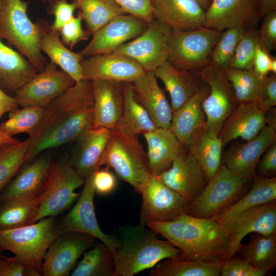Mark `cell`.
Instances as JSON below:
<instances>
[{
	"instance_id": "6da1fadb",
	"label": "cell",
	"mask_w": 276,
	"mask_h": 276,
	"mask_svg": "<svg viewBox=\"0 0 276 276\" xmlns=\"http://www.w3.org/2000/svg\"><path fill=\"white\" fill-rule=\"evenodd\" d=\"M92 82L82 79L44 108L42 120L29 136L25 164L42 151L75 141L93 124Z\"/></svg>"
},
{
	"instance_id": "7a4b0ae2",
	"label": "cell",
	"mask_w": 276,
	"mask_h": 276,
	"mask_svg": "<svg viewBox=\"0 0 276 276\" xmlns=\"http://www.w3.org/2000/svg\"><path fill=\"white\" fill-rule=\"evenodd\" d=\"M147 226L177 248L180 257L225 261L229 237L224 226L213 217L199 218L184 213L174 220Z\"/></svg>"
},
{
	"instance_id": "3957f363",
	"label": "cell",
	"mask_w": 276,
	"mask_h": 276,
	"mask_svg": "<svg viewBox=\"0 0 276 276\" xmlns=\"http://www.w3.org/2000/svg\"><path fill=\"white\" fill-rule=\"evenodd\" d=\"M119 245L113 253L117 276H133L163 260L177 257L179 249L139 223L119 228Z\"/></svg>"
},
{
	"instance_id": "277c9868",
	"label": "cell",
	"mask_w": 276,
	"mask_h": 276,
	"mask_svg": "<svg viewBox=\"0 0 276 276\" xmlns=\"http://www.w3.org/2000/svg\"><path fill=\"white\" fill-rule=\"evenodd\" d=\"M28 5L24 0H2L0 38L7 40L40 72L48 62L40 42L50 25L43 19L32 22L27 13Z\"/></svg>"
},
{
	"instance_id": "5b68a950",
	"label": "cell",
	"mask_w": 276,
	"mask_h": 276,
	"mask_svg": "<svg viewBox=\"0 0 276 276\" xmlns=\"http://www.w3.org/2000/svg\"><path fill=\"white\" fill-rule=\"evenodd\" d=\"M60 234L55 217H45L28 225L0 229V249L12 252L11 259L40 273L44 256Z\"/></svg>"
},
{
	"instance_id": "8992f818",
	"label": "cell",
	"mask_w": 276,
	"mask_h": 276,
	"mask_svg": "<svg viewBox=\"0 0 276 276\" xmlns=\"http://www.w3.org/2000/svg\"><path fill=\"white\" fill-rule=\"evenodd\" d=\"M100 165L112 168L120 179L130 185L137 192L152 176L148 167L147 153L137 137L115 129L112 130Z\"/></svg>"
},
{
	"instance_id": "52a82bcc",
	"label": "cell",
	"mask_w": 276,
	"mask_h": 276,
	"mask_svg": "<svg viewBox=\"0 0 276 276\" xmlns=\"http://www.w3.org/2000/svg\"><path fill=\"white\" fill-rule=\"evenodd\" d=\"M250 180L221 164L200 195L189 204L186 213L195 217H214L247 192Z\"/></svg>"
},
{
	"instance_id": "ba28073f",
	"label": "cell",
	"mask_w": 276,
	"mask_h": 276,
	"mask_svg": "<svg viewBox=\"0 0 276 276\" xmlns=\"http://www.w3.org/2000/svg\"><path fill=\"white\" fill-rule=\"evenodd\" d=\"M84 182L85 178L71 165L68 159L53 160L34 223L65 211L77 200L79 194L75 190Z\"/></svg>"
},
{
	"instance_id": "9c48e42d",
	"label": "cell",
	"mask_w": 276,
	"mask_h": 276,
	"mask_svg": "<svg viewBox=\"0 0 276 276\" xmlns=\"http://www.w3.org/2000/svg\"><path fill=\"white\" fill-rule=\"evenodd\" d=\"M222 32L205 27L186 31H172L167 61L174 66L197 71L210 62L213 50Z\"/></svg>"
},
{
	"instance_id": "30bf717a",
	"label": "cell",
	"mask_w": 276,
	"mask_h": 276,
	"mask_svg": "<svg viewBox=\"0 0 276 276\" xmlns=\"http://www.w3.org/2000/svg\"><path fill=\"white\" fill-rule=\"evenodd\" d=\"M196 72L209 87V93L202 102L207 130L211 135L218 136L224 123L238 102L223 70L210 62Z\"/></svg>"
},
{
	"instance_id": "8fae6325",
	"label": "cell",
	"mask_w": 276,
	"mask_h": 276,
	"mask_svg": "<svg viewBox=\"0 0 276 276\" xmlns=\"http://www.w3.org/2000/svg\"><path fill=\"white\" fill-rule=\"evenodd\" d=\"M138 193L142 198L140 223L146 226L174 220L186 213L190 204L158 176H151Z\"/></svg>"
},
{
	"instance_id": "7c38bea8",
	"label": "cell",
	"mask_w": 276,
	"mask_h": 276,
	"mask_svg": "<svg viewBox=\"0 0 276 276\" xmlns=\"http://www.w3.org/2000/svg\"><path fill=\"white\" fill-rule=\"evenodd\" d=\"M172 32L169 27L154 19L141 34L120 45L113 52L133 59L145 72H153L167 61Z\"/></svg>"
},
{
	"instance_id": "4fadbf2b",
	"label": "cell",
	"mask_w": 276,
	"mask_h": 276,
	"mask_svg": "<svg viewBox=\"0 0 276 276\" xmlns=\"http://www.w3.org/2000/svg\"><path fill=\"white\" fill-rule=\"evenodd\" d=\"M95 172L85 178L83 191L72 209L58 223L61 232H75L88 235L106 245L113 254L119 245L118 238L103 233L98 223L94 203Z\"/></svg>"
},
{
	"instance_id": "5bb4252c",
	"label": "cell",
	"mask_w": 276,
	"mask_h": 276,
	"mask_svg": "<svg viewBox=\"0 0 276 276\" xmlns=\"http://www.w3.org/2000/svg\"><path fill=\"white\" fill-rule=\"evenodd\" d=\"M73 79L57 66L48 62L43 71L18 89L14 97L19 106L45 108L72 86Z\"/></svg>"
},
{
	"instance_id": "9a60e30c",
	"label": "cell",
	"mask_w": 276,
	"mask_h": 276,
	"mask_svg": "<svg viewBox=\"0 0 276 276\" xmlns=\"http://www.w3.org/2000/svg\"><path fill=\"white\" fill-rule=\"evenodd\" d=\"M95 241L96 238L81 233H61L52 242L44 256L41 275H68L78 258L95 244Z\"/></svg>"
},
{
	"instance_id": "2e32d148",
	"label": "cell",
	"mask_w": 276,
	"mask_h": 276,
	"mask_svg": "<svg viewBox=\"0 0 276 276\" xmlns=\"http://www.w3.org/2000/svg\"><path fill=\"white\" fill-rule=\"evenodd\" d=\"M221 224L229 237L226 261L236 254L247 235L276 234V200L248 209Z\"/></svg>"
},
{
	"instance_id": "e0dca14e",
	"label": "cell",
	"mask_w": 276,
	"mask_h": 276,
	"mask_svg": "<svg viewBox=\"0 0 276 276\" xmlns=\"http://www.w3.org/2000/svg\"><path fill=\"white\" fill-rule=\"evenodd\" d=\"M148 24L129 14L118 15L97 30L89 43L78 53L86 58L113 52L120 45L141 34Z\"/></svg>"
},
{
	"instance_id": "ac0fdd59",
	"label": "cell",
	"mask_w": 276,
	"mask_h": 276,
	"mask_svg": "<svg viewBox=\"0 0 276 276\" xmlns=\"http://www.w3.org/2000/svg\"><path fill=\"white\" fill-rule=\"evenodd\" d=\"M81 65L83 78L90 81L132 83L145 72L133 59L114 52L84 58Z\"/></svg>"
},
{
	"instance_id": "d6986e66",
	"label": "cell",
	"mask_w": 276,
	"mask_h": 276,
	"mask_svg": "<svg viewBox=\"0 0 276 276\" xmlns=\"http://www.w3.org/2000/svg\"><path fill=\"white\" fill-rule=\"evenodd\" d=\"M158 177L189 203L200 195L208 182L203 169L186 148L171 167Z\"/></svg>"
},
{
	"instance_id": "ffe728a7",
	"label": "cell",
	"mask_w": 276,
	"mask_h": 276,
	"mask_svg": "<svg viewBox=\"0 0 276 276\" xmlns=\"http://www.w3.org/2000/svg\"><path fill=\"white\" fill-rule=\"evenodd\" d=\"M275 141V130L265 125L255 138L231 148L223 156L221 164L239 176L251 180L260 159Z\"/></svg>"
},
{
	"instance_id": "44dd1931",
	"label": "cell",
	"mask_w": 276,
	"mask_h": 276,
	"mask_svg": "<svg viewBox=\"0 0 276 276\" xmlns=\"http://www.w3.org/2000/svg\"><path fill=\"white\" fill-rule=\"evenodd\" d=\"M154 18L172 31L205 27V11L196 0H152Z\"/></svg>"
},
{
	"instance_id": "7402d4cb",
	"label": "cell",
	"mask_w": 276,
	"mask_h": 276,
	"mask_svg": "<svg viewBox=\"0 0 276 276\" xmlns=\"http://www.w3.org/2000/svg\"><path fill=\"white\" fill-rule=\"evenodd\" d=\"M112 134L111 129L91 125L75 140L69 163L85 178L100 168L102 155Z\"/></svg>"
},
{
	"instance_id": "603a6c76",
	"label": "cell",
	"mask_w": 276,
	"mask_h": 276,
	"mask_svg": "<svg viewBox=\"0 0 276 276\" xmlns=\"http://www.w3.org/2000/svg\"><path fill=\"white\" fill-rule=\"evenodd\" d=\"M258 0H212L205 11V27L222 32L246 26L259 16Z\"/></svg>"
},
{
	"instance_id": "cb8c5ba5",
	"label": "cell",
	"mask_w": 276,
	"mask_h": 276,
	"mask_svg": "<svg viewBox=\"0 0 276 276\" xmlns=\"http://www.w3.org/2000/svg\"><path fill=\"white\" fill-rule=\"evenodd\" d=\"M53 160L51 155L43 154L24 164L15 178L2 191L0 201L17 197L40 196Z\"/></svg>"
},
{
	"instance_id": "d4e9b609",
	"label": "cell",
	"mask_w": 276,
	"mask_h": 276,
	"mask_svg": "<svg viewBox=\"0 0 276 276\" xmlns=\"http://www.w3.org/2000/svg\"><path fill=\"white\" fill-rule=\"evenodd\" d=\"M91 82L94 96L92 125L113 130L123 111L122 82L103 80Z\"/></svg>"
},
{
	"instance_id": "484cf974",
	"label": "cell",
	"mask_w": 276,
	"mask_h": 276,
	"mask_svg": "<svg viewBox=\"0 0 276 276\" xmlns=\"http://www.w3.org/2000/svg\"><path fill=\"white\" fill-rule=\"evenodd\" d=\"M265 125V113L256 102L239 103L224 123L218 137L223 149L232 140L255 138Z\"/></svg>"
},
{
	"instance_id": "4316f807",
	"label": "cell",
	"mask_w": 276,
	"mask_h": 276,
	"mask_svg": "<svg viewBox=\"0 0 276 276\" xmlns=\"http://www.w3.org/2000/svg\"><path fill=\"white\" fill-rule=\"evenodd\" d=\"M135 96L157 128H170L172 110L153 72H145L133 82Z\"/></svg>"
},
{
	"instance_id": "83f0119b",
	"label": "cell",
	"mask_w": 276,
	"mask_h": 276,
	"mask_svg": "<svg viewBox=\"0 0 276 276\" xmlns=\"http://www.w3.org/2000/svg\"><path fill=\"white\" fill-rule=\"evenodd\" d=\"M148 146L147 164L152 176L169 169L185 149L169 128H156L143 134Z\"/></svg>"
},
{
	"instance_id": "f1b7e54d",
	"label": "cell",
	"mask_w": 276,
	"mask_h": 276,
	"mask_svg": "<svg viewBox=\"0 0 276 276\" xmlns=\"http://www.w3.org/2000/svg\"><path fill=\"white\" fill-rule=\"evenodd\" d=\"M156 78L164 84L170 95L172 112L191 98L203 86L201 78L191 71L178 68L167 61L155 70Z\"/></svg>"
},
{
	"instance_id": "f546056e",
	"label": "cell",
	"mask_w": 276,
	"mask_h": 276,
	"mask_svg": "<svg viewBox=\"0 0 276 276\" xmlns=\"http://www.w3.org/2000/svg\"><path fill=\"white\" fill-rule=\"evenodd\" d=\"M38 72L18 52L5 45L0 38V88L13 96Z\"/></svg>"
},
{
	"instance_id": "4dcf8cb0",
	"label": "cell",
	"mask_w": 276,
	"mask_h": 276,
	"mask_svg": "<svg viewBox=\"0 0 276 276\" xmlns=\"http://www.w3.org/2000/svg\"><path fill=\"white\" fill-rule=\"evenodd\" d=\"M209 91V86L205 83L191 98L172 112L170 129L184 146L192 134L205 124L202 102Z\"/></svg>"
},
{
	"instance_id": "1f68e13d",
	"label": "cell",
	"mask_w": 276,
	"mask_h": 276,
	"mask_svg": "<svg viewBox=\"0 0 276 276\" xmlns=\"http://www.w3.org/2000/svg\"><path fill=\"white\" fill-rule=\"evenodd\" d=\"M123 108L114 129L130 136L138 137L157 127L138 101L132 82H122Z\"/></svg>"
},
{
	"instance_id": "d6a6232c",
	"label": "cell",
	"mask_w": 276,
	"mask_h": 276,
	"mask_svg": "<svg viewBox=\"0 0 276 276\" xmlns=\"http://www.w3.org/2000/svg\"><path fill=\"white\" fill-rule=\"evenodd\" d=\"M185 147L201 166L209 181L221 164V140L211 135L205 124L192 134Z\"/></svg>"
},
{
	"instance_id": "836d02e7",
	"label": "cell",
	"mask_w": 276,
	"mask_h": 276,
	"mask_svg": "<svg viewBox=\"0 0 276 276\" xmlns=\"http://www.w3.org/2000/svg\"><path fill=\"white\" fill-rule=\"evenodd\" d=\"M253 179L248 192L213 218L223 224L248 209L276 200L275 176H257Z\"/></svg>"
},
{
	"instance_id": "e575fe53",
	"label": "cell",
	"mask_w": 276,
	"mask_h": 276,
	"mask_svg": "<svg viewBox=\"0 0 276 276\" xmlns=\"http://www.w3.org/2000/svg\"><path fill=\"white\" fill-rule=\"evenodd\" d=\"M40 48L48 56L50 62L60 67L75 82L83 79L81 63L84 57L66 47L58 32L52 29L51 25L41 37Z\"/></svg>"
},
{
	"instance_id": "d590c367",
	"label": "cell",
	"mask_w": 276,
	"mask_h": 276,
	"mask_svg": "<svg viewBox=\"0 0 276 276\" xmlns=\"http://www.w3.org/2000/svg\"><path fill=\"white\" fill-rule=\"evenodd\" d=\"M223 262L194 260L179 257L166 259L149 271L151 276H218Z\"/></svg>"
},
{
	"instance_id": "8d00e7d4",
	"label": "cell",
	"mask_w": 276,
	"mask_h": 276,
	"mask_svg": "<svg viewBox=\"0 0 276 276\" xmlns=\"http://www.w3.org/2000/svg\"><path fill=\"white\" fill-rule=\"evenodd\" d=\"M40 195L0 201V229L15 228L34 223L40 202Z\"/></svg>"
},
{
	"instance_id": "74e56055",
	"label": "cell",
	"mask_w": 276,
	"mask_h": 276,
	"mask_svg": "<svg viewBox=\"0 0 276 276\" xmlns=\"http://www.w3.org/2000/svg\"><path fill=\"white\" fill-rule=\"evenodd\" d=\"M236 254L256 268L269 272L276 266V234L255 233L248 243L241 245Z\"/></svg>"
},
{
	"instance_id": "f35d334b",
	"label": "cell",
	"mask_w": 276,
	"mask_h": 276,
	"mask_svg": "<svg viewBox=\"0 0 276 276\" xmlns=\"http://www.w3.org/2000/svg\"><path fill=\"white\" fill-rule=\"evenodd\" d=\"M72 276H117L113 254L102 242L96 243L84 252Z\"/></svg>"
},
{
	"instance_id": "ab89813d",
	"label": "cell",
	"mask_w": 276,
	"mask_h": 276,
	"mask_svg": "<svg viewBox=\"0 0 276 276\" xmlns=\"http://www.w3.org/2000/svg\"><path fill=\"white\" fill-rule=\"evenodd\" d=\"M80 10L89 36L116 16L126 13L114 0H73Z\"/></svg>"
},
{
	"instance_id": "60d3db41",
	"label": "cell",
	"mask_w": 276,
	"mask_h": 276,
	"mask_svg": "<svg viewBox=\"0 0 276 276\" xmlns=\"http://www.w3.org/2000/svg\"><path fill=\"white\" fill-rule=\"evenodd\" d=\"M224 71L238 103H258L264 99V80L259 79L252 71L229 68Z\"/></svg>"
},
{
	"instance_id": "b9f144b4",
	"label": "cell",
	"mask_w": 276,
	"mask_h": 276,
	"mask_svg": "<svg viewBox=\"0 0 276 276\" xmlns=\"http://www.w3.org/2000/svg\"><path fill=\"white\" fill-rule=\"evenodd\" d=\"M30 139L0 147V195L25 163Z\"/></svg>"
},
{
	"instance_id": "7bdbcfd3",
	"label": "cell",
	"mask_w": 276,
	"mask_h": 276,
	"mask_svg": "<svg viewBox=\"0 0 276 276\" xmlns=\"http://www.w3.org/2000/svg\"><path fill=\"white\" fill-rule=\"evenodd\" d=\"M44 111V108L38 107L17 108L9 112V118L0 124V127L12 136L23 133L30 136L40 124Z\"/></svg>"
},
{
	"instance_id": "ee69618b",
	"label": "cell",
	"mask_w": 276,
	"mask_h": 276,
	"mask_svg": "<svg viewBox=\"0 0 276 276\" xmlns=\"http://www.w3.org/2000/svg\"><path fill=\"white\" fill-rule=\"evenodd\" d=\"M246 29L244 27L237 26L222 32L212 52L210 63L223 71L229 68L238 43Z\"/></svg>"
},
{
	"instance_id": "f6af8a7d",
	"label": "cell",
	"mask_w": 276,
	"mask_h": 276,
	"mask_svg": "<svg viewBox=\"0 0 276 276\" xmlns=\"http://www.w3.org/2000/svg\"><path fill=\"white\" fill-rule=\"evenodd\" d=\"M260 46L259 31L246 29L235 50L229 68L252 71L255 55Z\"/></svg>"
},
{
	"instance_id": "bcb514c9",
	"label": "cell",
	"mask_w": 276,
	"mask_h": 276,
	"mask_svg": "<svg viewBox=\"0 0 276 276\" xmlns=\"http://www.w3.org/2000/svg\"><path fill=\"white\" fill-rule=\"evenodd\" d=\"M268 272L256 268L247 260L238 256H234L223 262L221 276H264Z\"/></svg>"
},
{
	"instance_id": "7dc6e473",
	"label": "cell",
	"mask_w": 276,
	"mask_h": 276,
	"mask_svg": "<svg viewBox=\"0 0 276 276\" xmlns=\"http://www.w3.org/2000/svg\"><path fill=\"white\" fill-rule=\"evenodd\" d=\"M83 20V16L79 12L76 17H74L58 31L63 43L71 50L80 42L87 40L89 36L86 30L82 28Z\"/></svg>"
},
{
	"instance_id": "c3c4849f",
	"label": "cell",
	"mask_w": 276,
	"mask_h": 276,
	"mask_svg": "<svg viewBox=\"0 0 276 276\" xmlns=\"http://www.w3.org/2000/svg\"><path fill=\"white\" fill-rule=\"evenodd\" d=\"M77 9L76 3L67 0H54L49 4L47 12L54 16V20L51 27L58 31L63 26L72 20L75 10Z\"/></svg>"
},
{
	"instance_id": "681fc988",
	"label": "cell",
	"mask_w": 276,
	"mask_h": 276,
	"mask_svg": "<svg viewBox=\"0 0 276 276\" xmlns=\"http://www.w3.org/2000/svg\"><path fill=\"white\" fill-rule=\"evenodd\" d=\"M263 17L258 30L260 46L270 53L276 45V11L267 14Z\"/></svg>"
},
{
	"instance_id": "f907efd6",
	"label": "cell",
	"mask_w": 276,
	"mask_h": 276,
	"mask_svg": "<svg viewBox=\"0 0 276 276\" xmlns=\"http://www.w3.org/2000/svg\"><path fill=\"white\" fill-rule=\"evenodd\" d=\"M123 10L149 24L154 20L152 0H114Z\"/></svg>"
},
{
	"instance_id": "816d5d0a",
	"label": "cell",
	"mask_w": 276,
	"mask_h": 276,
	"mask_svg": "<svg viewBox=\"0 0 276 276\" xmlns=\"http://www.w3.org/2000/svg\"><path fill=\"white\" fill-rule=\"evenodd\" d=\"M39 275V272L23 263L3 256L0 258V276Z\"/></svg>"
},
{
	"instance_id": "f5cc1de1",
	"label": "cell",
	"mask_w": 276,
	"mask_h": 276,
	"mask_svg": "<svg viewBox=\"0 0 276 276\" xmlns=\"http://www.w3.org/2000/svg\"><path fill=\"white\" fill-rule=\"evenodd\" d=\"M94 183L95 192L101 195H107L116 189L117 180L108 168L96 170L94 174Z\"/></svg>"
},
{
	"instance_id": "db71d44e",
	"label": "cell",
	"mask_w": 276,
	"mask_h": 276,
	"mask_svg": "<svg viewBox=\"0 0 276 276\" xmlns=\"http://www.w3.org/2000/svg\"><path fill=\"white\" fill-rule=\"evenodd\" d=\"M256 168L259 176L274 177L276 172V143L271 145L262 155Z\"/></svg>"
},
{
	"instance_id": "11a10c76",
	"label": "cell",
	"mask_w": 276,
	"mask_h": 276,
	"mask_svg": "<svg viewBox=\"0 0 276 276\" xmlns=\"http://www.w3.org/2000/svg\"><path fill=\"white\" fill-rule=\"evenodd\" d=\"M271 58L270 53L258 47L254 59L252 71L260 80H264L270 72Z\"/></svg>"
},
{
	"instance_id": "9f6ffc18",
	"label": "cell",
	"mask_w": 276,
	"mask_h": 276,
	"mask_svg": "<svg viewBox=\"0 0 276 276\" xmlns=\"http://www.w3.org/2000/svg\"><path fill=\"white\" fill-rule=\"evenodd\" d=\"M264 98L258 103L259 108L265 113L276 105V77L272 74L264 80Z\"/></svg>"
},
{
	"instance_id": "6f0895ef",
	"label": "cell",
	"mask_w": 276,
	"mask_h": 276,
	"mask_svg": "<svg viewBox=\"0 0 276 276\" xmlns=\"http://www.w3.org/2000/svg\"><path fill=\"white\" fill-rule=\"evenodd\" d=\"M14 97L10 96L0 88V118L6 112H10L18 106Z\"/></svg>"
},
{
	"instance_id": "680465c9",
	"label": "cell",
	"mask_w": 276,
	"mask_h": 276,
	"mask_svg": "<svg viewBox=\"0 0 276 276\" xmlns=\"http://www.w3.org/2000/svg\"><path fill=\"white\" fill-rule=\"evenodd\" d=\"M259 16L264 17L267 14L276 11V0H258Z\"/></svg>"
},
{
	"instance_id": "91938a15",
	"label": "cell",
	"mask_w": 276,
	"mask_h": 276,
	"mask_svg": "<svg viewBox=\"0 0 276 276\" xmlns=\"http://www.w3.org/2000/svg\"><path fill=\"white\" fill-rule=\"evenodd\" d=\"M19 141L6 133L0 127V147L7 144H15Z\"/></svg>"
},
{
	"instance_id": "94428289",
	"label": "cell",
	"mask_w": 276,
	"mask_h": 276,
	"mask_svg": "<svg viewBox=\"0 0 276 276\" xmlns=\"http://www.w3.org/2000/svg\"><path fill=\"white\" fill-rule=\"evenodd\" d=\"M265 125L276 130L275 110H273L271 113L267 116L265 114Z\"/></svg>"
},
{
	"instance_id": "6125c7cd",
	"label": "cell",
	"mask_w": 276,
	"mask_h": 276,
	"mask_svg": "<svg viewBox=\"0 0 276 276\" xmlns=\"http://www.w3.org/2000/svg\"><path fill=\"white\" fill-rule=\"evenodd\" d=\"M201 7L206 11L209 8L212 0H196Z\"/></svg>"
},
{
	"instance_id": "be15d7a7",
	"label": "cell",
	"mask_w": 276,
	"mask_h": 276,
	"mask_svg": "<svg viewBox=\"0 0 276 276\" xmlns=\"http://www.w3.org/2000/svg\"><path fill=\"white\" fill-rule=\"evenodd\" d=\"M270 72L272 74H276V58L275 57H272L271 58L270 64Z\"/></svg>"
},
{
	"instance_id": "e7e4bbea",
	"label": "cell",
	"mask_w": 276,
	"mask_h": 276,
	"mask_svg": "<svg viewBox=\"0 0 276 276\" xmlns=\"http://www.w3.org/2000/svg\"><path fill=\"white\" fill-rule=\"evenodd\" d=\"M41 2L44 3H50L51 2H53L54 0H40Z\"/></svg>"
},
{
	"instance_id": "03108f58",
	"label": "cell",
	"mask_w": 276,
	"mask_h": 276,
	"mask_svg": "<svg viewBox=\"0 0 276 276\" xmlns=\"http://www.w3.org/2000/svg\"><path fill=\"white\" fill-rule=\"evenodd\" d=\"M2 7V0H0V11Z\"/></svg>"
},
{
	"instance_id": "003e7915",
	"label": "cell",
	"mask_w": 276,
	"mask_h": 276,
	"mask_svg": "<svg viewBox=\"0 0 276 276\" xmlns=\"http://www.w3.org/2000/svg\"><path fill=\"white\" fill-rule=\"evenodd\" d=\"M2 256H3L2 252L1 250H0V258H1V257H2Z\"/></svg>"
}]
</instances>
